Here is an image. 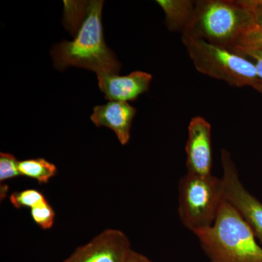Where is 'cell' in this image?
Wrapping results in <instances>:
<instances>
[{"label": "cell", "mask_w": 262, "mask_h": 262, "mask_svg": "<svg viewBox=\"0 0 262 262\" xmlns=\"http://www.w3.org/2000/svg\"><path fill=\"white\" fill-rule=\"evenodd\" d=\"M103 1L85 5L80 28L73 41H63L53 46V65L59 70L76 67L101 74H117L121 64L115 53L106 46L103 37Z\"/></svg>", "instance_id": "1"}, {"label": "cell", "mask_w": 262, "mask_h": 262, "mask_svg": "<svg viewBox=\"0 0 262 262\" xmlns=\"http://www.w3.org/2000/svg\"><path fill=\"white\" fill-rule=\"evenodd\" d=\"M194 234L211 262H262L253 231L225 200L213 225Z\"/></svg>", "instance_id": "2"}, {"label": "cell", "mask_w": 262, "mask_h": 262, "mask_svg": "<svg viewBox=\"0 0 262 262\" xmlns=\"http://www.w3.org/2000/svg\"><path fill=\"white\" fill-rule=\"evenodd\" d=\"M254 24V17L243 0H198L182 36L229 50Z\"/></svg>", "instance_id": "3"}, {"label": "cell", "mask_w": 262, "mask_h": 262, "mask_svg": "<svg viewBox=\"0 0 262 262\" xmlns=\"http://www.w3.org/2000/svg\"><path fill=\"white\" fill-rule=\"evenodd\" d=\"M224 201L222 178L187 173L179 181V218L194 234L213 225Z\"/></svg>", "instance_id": "4"}, {"label": "cell", "mask_w": 262, "mask_h": 262, "mask_svg": "<svg viewBox=\"0 0 262 262\" xmlns=\"http://www.w3.org/2000/svg\"><path fill=\"white\" fill-rule=\"evenodd\" d=\"M182 41L196 70L203 75L237 88H253L257 82L256 67L248 58L201 39L182 36Z\"/></svg>", "instance_id": "5"}, {"label": "cell", "mask_w": 262, "mask_h": 262, "mask_svg": "<svg viewBox=\"0 0 262 262\" xmlns=\"http://www.w3.org/2000/svg\"><path fill=\"white\" fill-rule=\"evenodd\" d=\"M223 168L225 200L228 202L253 231L262 245V203L245 188L232 156L227 149L221 151Z\"/></svg>", "instance_id": "6"}, {"label": "cell", "mask_w": 262, "mask_h": 262, "mask_svg": "<svg viewBox=\"0 0 262 262\" xmlns=\"http://www.w3.org/2000/svg\"><path fill=\"white\" fill-rule=\"evenodd\" d=\"M132 251L126 234L117 229H106L63 262H127Z\"/></svg>", "instance_id": "7"}, {"label": "cell", "mask_w": 262, "mask_h": 262, "mask_svg": "<svg viewBox=\"0 0 262 262\" xmlns=\"http://www.w3.org/2000/svg\"><path fill=\"white\" fill-rule=\"evenodd\" d=\"M185 151L187 173L199 176L211 175V125L203 117H193L189 122Z\"/></svg>", "instance_id": "8"}, {"label": "cell", "mask_w": 262, "mask_h": 262, "mask_svg": "<svg viewBox=\"0 0 262 262\" xmlns=\"http://www.w3.org/2000/svg\"><path fill=\"white\" fill-rule=\"evenodd\" d=\"M98 87L105 98L115 101H134L149 89L152 77L140 71L131 72L128 75L120 76L107 73L98 75Z\"/></svg>", "instance_id": "9"}, {"label": "cell", "mask_w": 262, "mask_h": 262, "mask_svg": "<svg viewBox=\"0 0 262 262\" xmlns=\"http://www.w3.org/2000/svg\"><path fill=\"white\" fill-rule=\"evenodd\" d=\"M136 108L125 101H111L95 106L91 121L97 127H106L116 134L122 145L127 144Z\"/></svg>", "instance_id": "10"}, {"label": "cell", "mask_w": 262, "mask_h": 262, "mask_svg": "<svg viewBox=\"0 0 262 262\" xmlns=\"http://www.w3.org/2000/svg\"><path fill=\"white\" fill-rule=\"evenodd\" d=\"M165 14V24L171 32L184 34L194 13L195 2L190 0H158Z\"/></svg>", "instance_id": "11"}, {"label": "cell", "mask_w": 262, "mask_h": 262, "mask_svg": "<svg viewBox=\"0 0 262 262\" xmlns=\"http://www.w3.org/2000/svg\"><path fill=\"white\" fill-rule=\"evenodd\" d=\"M18 170L20 176L34 179L39 184H47L57 173L56 165L44 158L19 161Z\"/></svg>", "instance_id": "12"}, {"label": "cell", "mask_w": 262, "mask_h": 262, "mask_svg": "<svg viewBox=\"0 0 262 262\" xmlns=\"http://www.w3.org/2000/svg\"><path fill=\"white\" fill-rule=\"evenodd\" d=\"M229 50L236 54L244 51H262V25L256 24L245 31Z\"/></svg>", "instance_id": "13"}, {"label": "cell", "mask_w": 262, "mask_h": 262, "mask_svg": "<svg viewBox=\"0 0 262 262\" xmlns=\"http://www.w3.org/2000/svg\"><path fill=\"white\" fill-rule=\"evenodd\" d=\"M10 201L15 208H36L47 203L46 196L37 189H30L13 192L10 196Z\"/></svg>", "instance_id": "14"}, {"label": "cell", "mask_w": 262, "mask_h": 262, "mask_svg": "<svg viewBox=\"0 0 262 262\" xmlns=\"http://www.w3.org/2000/svg\"><path fill=\"white\" fill-rule=\"evenodd\" d=\"M19 161L13 155L0 153V182L15 178L20 176L18 170Z\"/></svg>", "instance_id": "15"}, {"label": "cell", "mask_w": 262, "mask_h": 262, "mask_svg": "<svg viewBox=\"0 0 262 262\" xmlns=\"http://www.w3.org/2000/svg\"><path fill=\"white\" fill-rule=\"evenodd\" d=\"M33 221L43 229H51L54 224L55 212L51 205L46 203L31 209Z\"/></svg>", "instance_id": "16"}, {"label": "cell", "mask_w": 262, "mask_h": 262, "mask_svg": "<svg viewBox=\"0 0 262 262\" xmlns=\"http://www.w3.org/2000/svg\"><path fill=\"white\" fill-rule=\"evenodd\" d=\"M245 58H251V61L254 63L257 72L258 80L253 89L262 94V51H244L237 53Z\"/></svg>", "instance_id": "17"}, {"label": "cell", "mask_w": 262, "mask_h": 262, "mask_svg": "<svg viewBox=\"0 0 262 262\" xmlns=\"http://www.w3.org/2000/svg\"><path fill=\"white\" fill-rule=\"evenodd\" d=\"M254 17L255 22L258 25H262V0H243Z\"/></svg>", "instance_id": "18"}, {"label": "cell", "mask_w": 262, "mask_h": 262, "mask_svg": "<svg viewBox=\"0 0 262 262\" xmlns=\"http://www.w3.org/2000/svg\"><path fill=\"white\" fill-rule=\"evenodd\" d=\"M127 262H153L146 257L144 255L141 253L136 252V251H131L130 256H129Z\"/></svg>", "instance_id": "19"}]
</instances>
